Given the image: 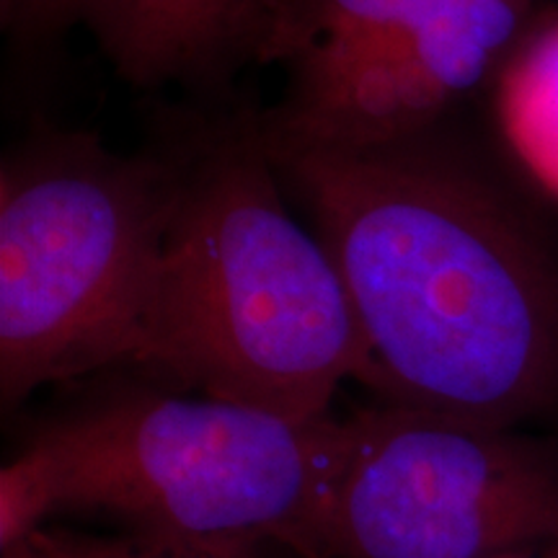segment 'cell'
I'll return each instance as SVG.
<instances>
[{
	"mask_svg": "<svg viewBox=\"0 0 558 558\" xmlns=\"http://www.w3.org/2000/svg\"><path fill=\"white\" fill-rule=\"evenodd\" d=\"M418 137L262 145L344 279L369 388L396 407L509 429L558 401V271L497 194Z\"/></svg>",
	"mask_w": 558,
	"mask_h": 558,
	"instance_id": "6da1fadb",
	"label": "cell"
},
{
	"mask_svg": "<svg viewBox=\"0 0 558 558\" xmlns=\"http://www.w3.org/2000/svg\"><path fill=\"white\" fill-rule=\"evenodd\" d=\"M275 179L262 140L181 179L132 362L207 399L311 422L344 380L369 386L373 365L329 248Z\"/></svg>",
	"mask_w": 558,
	"mask_h": 558,
	"instance_id": "7a4b0ae2",
	"label": "cell"
},
{
	"mask_svg": "<svg viewBox=\"0 0 558 558\" xmlns=\"http://www.w3.org/2000/svg\"><path fill=\"white\" fill-rule=\"evenodd\" d=\"M344 418L298 422L218 399L128 396L52 424L0 473V546L58 509L104 512L132 538L251 558H300L337 469Z\"/></svg>",
	"mask_w": 558,
	"mask_h": 558,
	"instance_id": "3957f363",
	"label": "cell"
},
{
	"mask_svg": "<svg viewBox=\"0 0 558 558\" xmlns=\"http://www.w3.org/2000/svg\"><path fill=\"white\" fill-rule=\"evenodd\" d=\"M181 179L62 143L0 181V390L135 357Z\"/></svg>",
	"mask_w": 558,
	"mask_h": 558,
	"instance_id": "277c9868",
	"label": "cell"
},
{
	"mask_svg": "<svg viewBox=\"0 0 558 558\" xmlns=\"http://www.w3.org/2000/svg\"><path fill=\"white\" fill-rule=\"evenodd\" d=\"M558 541V460L505 427L365 409L303 558H497Z\"/></svg>",
	"mask_w": 558,
	"mask_h": 558,
	"instance_id": "5b68a950",
	"label": "cell"
},
{
	"mask_svg": "<svg viewBox=\"0 0 558 558\" xmlns=\"http://www.w3.org/2000/svg\"><path fill=\"white\" fill-rule=\"evenodd\" d=\"M522 0H399L383 37L324 86L300 90L269 148H373L418 137L484 78Z\"/></svg>",
	"mask_w": 558,
	"mask_h": 558,
	"instance_id": "8992f818",
	"label": "cell"
},
{
	"mask_svg": "<svg viewBox=\"0 0 558 558\" xmlns=\"http://www.w3.org/2000/svg\"><path fill=\"white\" fill-rule=\"evenodd\" d=\"M282 0H88L83 24L137 83L218 73L256 54Z\"/></svg>",
	"mask_w": 558,
	"mask_h": 558,
	"instance_id": "52a82bcc",
	"label": "cell"
},
{
	"mask_svg": "<svg viewBox=\"0 0 558 558\" xmlns=\"http://www.w3.org/2000/svg\"><path fill=\"white\" fill-rule=\"evenodd\" d=\"M399 0H282L259 60L290 62L300 90L324 86L383 37Z\"/></svg>",
	"mask_w": 558,
	"mask_h": 558,
	"instance_id": "ba28073f",
	"label": "cell"
},
{
	"mask_svg": "<svg viewBox=\"0 0 558 558\" xmlns=\"http://www.w3.org/2000/svg\"><path fill=\"white\" fill-rule=\"evenodd\" d=\"M499 122L525 171L558 197V21L509 62L499 86Z\"/></svg>",
	"mask_w": 558,
	"mask_h": 558,
	"instance_id": "9c48e42d",
	"label": "cell"
},
{
	"mask_svg": "<svg viewBox=\"0 0 558 558\" xmlns=\"http://www.w3.org/2000/svg\"><path fill=\"white\" fill-rule=\"evenodd\" d=\"M3 558H218L190 550L163 548L140 538H94V535L68 533V530L34 527L24 538L3 548ZM254 558V556H251Z\"/></svg>",
	"mask_w": 558,
	"mask_h": 558,
	"instance_id": "30bf717a",
	"label": "cell"
},
{
	"mask_svg": "<svg viewBox=\"0 0 558 558\" xmlns=\"http://www.w3.org/2000/svg\"><path fill=\"white\" fill-rule=\"evenodd\" d=\"M88 0H0L5 29L41 37L83 21Z\"/></svg>",
	"mask_w": 558,
	"mask_h": 558,
	"instance_id": "8fae6325",
	"label": "cell"
},
{
	"mask_svg": "<svg viewBox=\"0 0 558 558\" xmlns=\"http://www.w3.org/2000/svg\"><path fill=\"white\" fill-rule=\"evenodd\" d=\"M497 558H558V541L538 543V546H527L520 550H512V554L497 556Z\"/></svg>",
	"mask_w": 558,
	"mask_h": 558,
	"instance_id": "7c38bea8",
	"label": "cell"
}]
</instances>
